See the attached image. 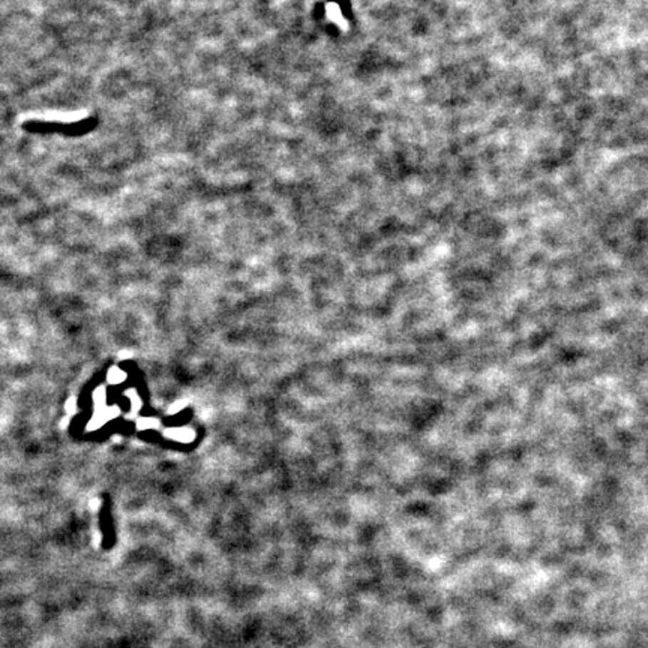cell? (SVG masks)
Instances as JSON below:
<instances>
[{"mask_svg":"<svg viewBox=\"0 0 648 648\" xmlns=\"http://www.w3.org/2000/svg\"><path fill=\"white\" fill-rule=\"evenodd\" d=\"M66 410H68L69 413H71V411H76V399H69V401H68Z\"/></svg>","mask_w":648,"mask_h":648,"instance_id":"obj_5","label":"cell"},{"mask_svg":"<svg viewBox=\"0 0 648 648\" xmlns=\"http://www.w3.org/2000/svg\"><path fill=\"white\" fill-rule=\"evenodd\" d=\"M165 436L170 437V438H176V440H182V441H192L195 434H194V431L192 429H188V428H183V429H167L165 431Z\"/></svg>","mask_w":648,"mask_h":648,"instance_id":"obj_1","label":"cell"},{"mask_svg":"<svg viewBox=\"0 0 648 648\" xmlns=\"http://www.w3.org/2000/svg\"><path fill=\"white\" fill-rule=\"evenodd\" d=\"M182 407H183V404H180V402H178V404H175V406H173V407H171V410H170V414H175V413L180 411V410H182Z\"/></svg>","mask_w":648,"mask_h":648,"instance_id":"obj_6","label":"cell"},{"mask_svg":"<svg viewBox=\"0 0 648 648\" xmlns=\"http://www.w3.org/2000/svg\"><path fill=\"white\" fill-rule=\"evenodd\" d=\"M126 379V374L119 368H111L108 372V381L113 384H119Z\"/></svg>","mask_w":648,"mask_h":648,"instance_id":"obj_2","label":"cell"},{"mask_svg":"<svg viewBox=\"0 0 648 648\" xmlns=\"http://www.w3.org/2000/svg\"><path fill=\"white\" fill-rule=\"evenodd\" d=\"M93 401H95L98 410L104 408V402H106V389L104 387H98L93 392Z\"/></svg>","mask_w":648,"mask_h":648,"instance_id":"obj_3","label":"cell"},{"mask_svg":"<svg viewBox=\"0 0 648 648\" xmlns=\"http://www.w3.org/2000/svg\"><path fill=\"white\" fill-rule=\"evenodd\" d=\"M158 425H160V422H158L156 419H140L138 421V428H144V429L156 428Z\"/></svg>","mask_w":648,"mask_h":648,"instance_id":"obj_4","label":"cell"}]
</instances>
